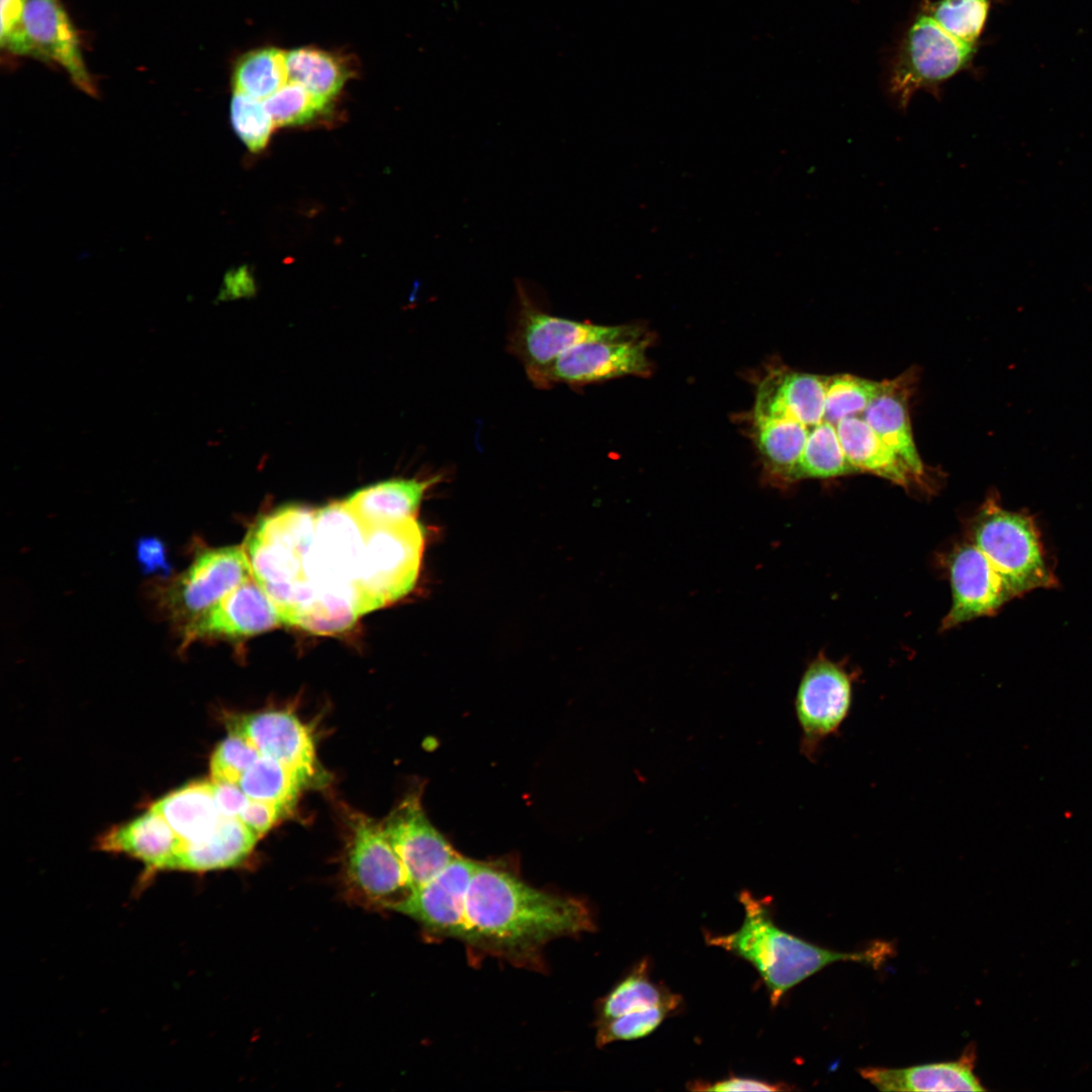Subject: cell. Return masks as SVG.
Wrapping results in <instances>:
<instances>
[{
	"label": "cell",
	"instance_id": "cell-9",
	"mask_svg": "<svg viewBox=\"0 0 1092 1092\" xmlns=\"http://www.w3.org/2000/svg\"><path fill=\"white\" fill-rule=\"evenodd\" d=\"M520 293L521 308L510 348L524 363L531 380L575 346L634 337L629 327L600 326L546 313Z\"/></svg>",
	"mask_w": 1092,
	"mask_h": 1092
},
{
	"label": "cell",
	"instance_id": "cell-41",
	"mask_svg": "<svg viewBox=\"0 0 1092 1092\" xmlns=\"http://www.w3.org/2000/svg\"><path fill=\"white\" fill-rule=\"evenodd\" d=\"M24 3L25 0H1L0 42L2 49L13 54L29 56L22 22Z\"/></svg>",
	"mask_w": 1092,
	"mask_h": 1092
},
{
	"label": "cell",
	"instance_id": "cell-8",
	"mask_svg": "<svg viewBox=\"0 0 1092 1092\" xmlns=\"http://www.w3.org/2000/svg\"><path fill=\"white\" fill-rule=\"evenodd\" d=\"M851 674L824 655L805 669L795 698L801 729L800 751L810 761L817 759L822 743L837 735L852 705Z\"/></svg>",
	"mask_w": 1092,
	"mask_h": 1092
},
{
	"label": "cell",
	"instance_id": "cell-12",
	"mask_svg": "<svg viewBox=\"0 0 1092 1092\" xmlns=\"http://www.w3.org/2000/svg\"><path fill=\"white\" fill-rule=\"evenodd\" d=\"M952 603L941 630L996 614L1015 599L1011 589L983 552L971 541L951 551L947 559Z\"/></svg>",
	"mask_w": 1092,
	"mask_h": 1092
},
{
	"label": "cell",
	"instance_id": "cell-17",
	"mask_svg": "<svg viewBox=\"0 0 1092 1092\" xmlns=\"http://www.w3.org/2000/svg\"><path fill=\"white\" fill-rule=\"evenodd\" d=\"M231 732L246 738L261 755L272 757L297 770L308 782L318 771L312 735L293 713L264 711L235 716Z\"/></svg>",
	"mask_w": 1092,
	"mask_h": 1092
},
{
	"label": "cell",
	"instance_id": "cell-7",
	"mask_svg": "<svg viewBox=\"0 0 1092 1092\" xmlns=\"http://www.w3.org/2000/svg\"><path fill=\"white\" fill-rule=\"evenodd\" d=\"M343 885L359 905L398 911L413 890L405 868L380 823L355 815L350 823Z\"/></svg>",
	"mask_w": 1092,
	"mask_h": 1092
},
{
	"label": "cell",
	"instance_id": "cell-43",
	"mask_svg": "<svg viewBox=\"0 0 1092 1092\" xmlns=\"http://www.w3.org/2000/svg\"><path fill=\"white\" fill-rule=\"evenodd\" d=\"M691 1089L700 1091H782L786 1089V1085L755 1078L732 1076L713 1083L696 1082Z\"/></svg>",
	"mask_w": 1092,
	"mask_h": 1092
},
{
	"label": "cell",
	"instance_id": "cell-28",
	"mask_svg": "<svg viewBox=\"0 0 1092 1092\" xmlns=\"http://www.w3.org/2000/svg\"><path fill=\"white\" fill-rule=\"evenodd\" d=\"M286 64L289 81L329 101L340 92L352 74L344 57L310 47L289 52Z\"/></svg>",
	"mask_w": 1092,
	"mask_h": 1092
},
{
	"label": "cell",
	"instance_id": "cell-39",
	"mask_svg": "<svg viewBox=\"0 0 1092 1092\" xmlns=\"http://www.w3.org/2000/svg\"><path fill=\"white\" fill-rule=\"evenodd\" d=\"M674 1012L675 1010L670 1007L657 1006L598 1022L597 1043L602 1046L617 1040L645 1037L655 1031Z\"/></svg>",
	"mask_w": 1092,
	"mask_h": 1092
},
{
	"label": "cell",
	"instance_id": "cell-24",
	"mask_svg": "<svg viewBox=\"0 0 1092 1092\" xmlns=\"http://www.w3.org/2000/svg\"><path fill=\"white\" fill-rule=\"evenodd\" d=\"M258 839L240 818L222 816L206 839L182 845L172 871L204 873L235 868L250 855Z\"/></svg>",
	"mask_w": 1092,
	"mask_h": 1092
},
{
	"label": "cell",
	"instance_id": "cell-42",
	"mask_svg": "<svg viewBox=\"0 0 1092 1092\" xmlns=\"http://www.w3.org/2000/svg\"><path fill=\"white\" fill-rule=\"evenodd\" d=\"M284 813L283 809L274 803L250 799L238 818L260 838Z\"/></svg>",
	"mask_w": 1092,
	"mask_h": 1092
},
{
	"label": "cell",
	"instance_id": "cell-5",
	"mask_svg": "<svg viewBox=\"0 0 1092 1092\" xmlns=\"http://www.w3.org/2000/svg\"><path fill=\"white\" fill-rule=\"evenodd\" d=\"M252 576L244 546L198 549L184 571L155 582L152 595L180 632Z\"/></svg>",
	"mask_w": 1092,
	"mask_h": 1092
},
{
	"label": "cell",
	"instance_id": "cell-11",
	"mask_svg": "<svg viewBox=\"0 0 1092 1092\" xmlns=\"http://www.w3.org/2000/svg\"><path fill=\"white\" fill-rule=\"evenodd\" d=\"M382 826L405 868L413 892L458 856L427 818L419 792L408 794Z\"/></svg>",
	"mask_w": 1092,
	"mask_h": 1092
},
{
	"label": "cell",
	"instance_id": "cell-14",
	"mask_svg": "<svg viewBox=\"0 0 1092 1092\" xmlns=\"http://www.w3.org/2000/svg\"><path fill=\"white\" fill-rule=\"evenodd\" d=\"M644 343L634 338L594 341L563 353L532 381L543 387L552 383H592L645 372L648 366Z\"/></svg>",
	"mask_w": 1092,
	"mask_h": 1092
},
{
	"label": "cell",
	"instance_id": "cell-26",
	"mask_svg": "<svg viewBox=\"0 0 1092 1092\" xmlns=\"http://www.w3.org/2000/svg\"><path fill=\"white\" fill-rule=\"evenodd\" d=\"M364 614L354 581L335 586L315 585L313 597L294 615L291 626L314 634H335L350 629Z\"/></svg>",
	"mask_w": 1092,
	"mask_h": 1092
},
{
	"label": "cell",
	"instance_id": "cell-27",
	"mask_svg": "<svg viewBox=\"0 0 1092 1092\" xmlns=\"http://www.w3.org/2000/svg\"><path fill=\"white\" fill-rule=\"evenodd\" d=\"M680 1005V995L651 980L650 962L644 958L600 1001L598 1022L657 1006L677 1011Z\"/></svg>",
	"mask_w": 1092,
	"mask_h": 1092
},
{
	"label": "cell",
	"instance_id": "cell-6",
	"mask_svg": "<svg viewBox=\"0 0 1092 1092\" xmlns=\"http://www.w3.org/2000/svg\"><path fill=\"white\" fill-rule=\"evenodd\" d=\"M426 532L411 517L366 532L364 553L354 583L366 613L406 596L419 576Z\"/></svg>",
	"mask_w": 1092,
	"mask_h": 1092
},
{
	"label": "cell",
	"instance_id": "cell-37",
	"mask_svg": "<svg viewBox=\"0 0 1092 1092\" xmlns=\"http://www.w3.org/2000/svg\"><path fill=\"white\" fill-rule=\"evenodd\" d=\"M263 103L274 125L280 127L312 121L327 111L331 101L290 81L263 100Z\"/></svg>",
	"mask_w": 1092,
	"mask_h": 1092
},
{
	"label": "cell",
	"instance_id": "cell-4",
	"mask_svg": "<svg viewBox=\"0 0 1092 1092\" xmlns=\"http://www.w3.org/2000/svg\"><path fill=\"white\" fill-rule=\"evenodd\" d=\"M969 535L1015 598L1059 585L1040 532L1028 513L1007 510L991 495L972 519Z\"/></svg>",
	"mask_w": 1092,
	"mask_h": 1092
},
{
	"label": "cell",
	"instance_id": "cell-18",
	"mask_svg": "<svg viewBox=\"0 0 1092 1092\" xmlns=\"http://www.w3.org/2000/svg\"><path fill=\"white\" fill-rule=\"evenodd\" d=\"M827 377L790 372L758 387L754 419H791L812 428L824 421Z\"/></svg>",
	"mask_w": 1092,
	"mask_h": 1092
},
{
	"label": "cell",
	"instance_id": "cell-13",
	"mask_svg": "<svg viewBox=\"0 0 1092 1092\" xmlns=\"http://www.w3.org/2000/svg\"><path fill=\"white\" fill-rule=\"evenodd\" d=\"M284 625L279 609L254 576L180 631L181 648L198 639H238Z\"/></svg>",
	"mask_w": 1092,
	"mask_h": 1092
},
{
	"label": "cell",
	"instance_id": "cell-22",
	"mask_svg": "<svg viewBox=\"0 0 1092 1092\" xmlns=\"http://www.w3.org/2000/svg\"><path fill=\"white\" fill-rule=\"evenodd\" d=\"M151 809L168 822L182 840V845L206 839L222 818L215 803L211 780L190 782L163 796Z\"/></svg>",
	"mask_w": 1092,
	"mask_h": 1092
},
{
	"label": "cell",
	"instance_id": "cell-20",
	"mask_svg": "<svg viewBox=\"0 0 1092 1092\" xmlns=\"http://www.w3.org/2000/svg\"><path fill=\"white\" fill-rule=\"evenodd\" d=\"M975 1052L967 1051L958 1061L907 1068L871 1067L860 1076L881 1091H984L974 1073Z\"/></svg>",
	"mask_w": 1092,
	"mask_h": 1092
},
{
	"label": "cell",
	"instance_id": "cell-29",
	"mask_svg": "<svg viewBox=\"0 0 1092 1092\" xmlns=\"http://www.w3.org/2000/svg\"><path fill=\"white\" fill-rule=\"evenodd\" d=\"M309 782L297 770L265 755L247 769L239 786L252 800L274 803L289 812Z\"/></svg>",
	"mask_w": 1092,
	"mask_h": 1092
},
{
	"label": "cell",
	"instance_id": "cell-31",
	"mask_svg": "<svg viewBox=\"0 0 1092 1092\" xmlns=\"http://www.w3.org/2000/svg\"><path fill=\"white\" fill-rule=\"evenodd\" d=\"M287 54L276 48L251 51L239 59L234 70V92L265 100L289 80Z\"/></svg>",
	"mask_w": 1092,
	"mask_h": 1092
},
{
	"label": "cell",
	"instance_id": "cell-33",
	"mask_svg": "<svg viewBox=\"0 0 1092 1092\" xmlns=\"http://www.w3.org/2000/svg\"><path fill=\"white\" fill-rule=\"evenodd\" d=\"M856 471L847 460L835 425L823 421L809 430L794 479L829 478Z\"/></svg>",
	"mask_w": 1092,
	"mask_h": 1092
},
{
	"label": "cell",
	"instance_id": "cell-35",
	"mask_svg": "<svg viewBox=\"0 0 1092 1092\" xmlns=\"http://www.w3.org/2000/svg\"><path fill=\"white\" fill-rule=\"evenodd\" d=\"M314 527L315 512L287 506L261 519L252 530L305 557L313 541Z\"/></svg>",
	"mask_w": 1092,
	"mask_h": 1092
},
{
	"label": "cell",
	"instance_id": "cell-2",
	"mask_svg": "<svg viewBox=\"0 0 1092 1092\" xmlns=\"http://www.w3.org/2000/svg\"><path fill=\"white\" fill-rule=\"evenodd\" d=\"M738 900L744 910L741 926L728 934L706 933V942L749 963L764 983L771 1006H777L789 990L828 965L852 961L877 967L892 953V946L884 941L852 952L821 947L779 927L766 899L741 891Z\"/></svg>",
	"mask_w": 1092,
	"mask_h": 1092
},
{
	"label": "cell",
	"instance_id": "cell-34",
	"mask_svg": "<svg viewBox=\"0 0 1092 1092\" xmlns=\"http://www.w3.org/2000/svg\"><path fill=\"white\" fill-rule=\"evenodd\" d=\"M934 20L961 41L979 44L992 0H921Z\"/></svg>",
	"mask_w": 1092,
	"mask_h": 1092
},
{
	"label": "cell",
	"instance_id": "cell-23",
	"mask_svg": "<svg viewBox=\"0 0 1092 1092\" xmlns=\"http://www.w3.org/2000/svg\"><path fill=\"white\" fill-rule=\"evenodd\" d=\"M907 398L906 379L884 381L881 392L863 411L862 418L911 473L920 476L923 463L913 441Z\"/></svg>",
	"mask_w": 1092,
	"mask_h": 1092
},
{
	"label": "cell",
	"instance_id": "cell-25",
	"mask_svg": "<svg viewBox=\"0 0 1092 1092\" xmlns=\"http://www.w3.org/2000/svg\"><path fill=\"white\" fill-rule=\"evenodd\" d=\"M835 427L843 452L855 470L869 471L901 485L908 483L913 475L909 468L862 417H845Z\"/></svg>",
	"mask_w": 1092,
	"mask_h": 1092
},
{
	"label": "cell",
	"instance_id": "cell-40",
	"mask_svg": "<svg viewBox=\"0 0 1092 1092\" xmlns=\"http://www.w3.org/2000/svg\"><path fill=\"white\" fill-rule=\"evenodd\" d=\"M260 755L257 748L246 738L230 732L211 754L210 780L214 783L239 785L244 774Z\"/></svg>",
	"mask_w": 1092,
	"mask_h": 1092
},
{
	"label": "cell",
	"instance_id": "cell-15",
	"mask_svg": "<svg viewBox=\"0 0 1092 1092\" xmlns=\"http://www.w3.org/2000/svg\"><path fill=\"white\" fill-rule=\"evenodd\" d=\"M22 22L29 56L56 62L76 87L95 97L97 88L86 68L78 33L60 0H25Z\"/></svg>",
	"mask_w": 1092,
	"mask_h": 1092
},
{
	"label": "cell",
	"instance_id": "cell-32",
	"mask_svg": "<svg viewBox=\"0 0 1092 1092\" xmlns=\"http://www.w3.org/2000/svg\"><path fill=\"white\" fill-rule=\"evenodd\" d=\"M757 444L775 472L794 480L810 428L791 419H754Z\"/></svg>",
	"mask_w": 1092,
	"mask_h": 1092
},
{
	"label": "cell",
	"instance_id": "cell-44",
	"mask_svg": "<svg viewBox=\"0 0 1092 1092\" xmlns=\"http://www.w3.org/2000/svg\"><path fill=\"white\" fill-rule=\"evenodd\" d=\"M136 555L145 572L161 571L168 577L171 565L161 540L154 537L141 539L136 544Z\"/></svg>",
	"mask_w": 1092,
	"mask_h": 1092
},
{
	"label": "cell",
	"instance_id": "cell-3",
	"mask_svg": "<svg viewBox=\"0 0 1092 1092\" xmlns=\"http://www.w3.org/2000/svg\"><path fill=\"white\" fill-rule=\"evenodd\" d=\"M978 49L945 31L920 2L891 60L888 96L902 112L918 91L940 99L942 85L972 67Z\"/></svg>",
	"mask_w": 1092,
	"mask_h": 1092
},
{
	"label": "cell",
	"instance_id": "cell-16",
	"mask_svg": "<svg viewBox=\"0 0 1092 1092\" xmlns=\"http://www.w3.org/2000/svg\"><path fill=\"white\" fill-rule=\"evenodd\" d=\"M477 863L456 856L433 879L414 891L397 912L418 921L431 936L461 939L466 892Z\"/></svg>",
	"mask_w": 1092,
	"mask_h": 1092
},
{
	"label": "cell",
	"instance_id": "cell-30",
	"mask_svg": "<svg viewBox=\"0 0 1092 1092\" xmlns=\"http://www.w3.org/2000/svg\"><path fill=\"white\" fill-rule=\"evenodd\" d=\"M253 576L262 587L306 579L305 558L289 547L251 531L244 543Z\"/></svg>",
	"mask_w": 1092,
	"mask_h": 1092
},
{
	"label": "cell",
	"instance_id": "cell-21",
	"mask_svg": "<svg viewBox=\"0 0 1092 1092\" xmlns=\"http://www.w3.org/2000/svg\"><path fill=\"white\" fill-rule=\"evenodd\" d=\"M433 479H390L361 488L344 504L366 532L381 525L416 517Z\"/></svg>",
	"mask_w": 1092,
	"mask_h": 1092
},
{
	"label": "cell",
	"instance_id": "cell-1",
	"mask_svg": "<svg viewBox=\"0 0 1092 1092\" xmlns=\"http://www.w3.org/2000/svg\"><path fill=\"white\" fill-rule=\"evenodd\" d=\"M595 929L581 900L535 889L502 866L478 862L470 879L461 939L520 967L541 965L550 940Z\"/></svg>",
	"mask_w": 1092,
	"mask_h": 1092
},
{
	"label": "cell",
	"instance_id": "cell-19",
	"mask_svg": "<svg viewBox=\"0 0 1092 1092\" xmlns=\"http://www.w3.org/2000/svg\"><path fill=\"white\" fill-rule=\"evenodd\" d=\"M105 851L124 853L150 871H172L182 840L168 822L151 808L141 816L112 827L98 839Z\"/></svg>",
	"mask_w": 1092,
	"mask_h": 1092
},
{
	"label": "cell",
	"instance_id": "cell-10",
	"mask_svg": "<svg viewBox=\"0 0 1092 1092\" xmlns=\"http://www.w3.org/2000/svg\"><path fill=\"white\" fill-rule=\"evenodd\" d=\"M366 533L344 502L315 512L314 536L305 556L306 577L316 586L353 582L359 572Z\"/></svg>",
	"mask_w": 1092,
	"mask_h": 1092
},
{
	"label": "cell",
	"instance_id": "cell-38",
	"mask_svg": "<svg viewBox=\"0 0 1092 1092\" xmlns=\"http://www.w3.org/2000/svg\"><path fill=\"white\" fill-rule=\"evenodd\" d=\"M231 121L237 135L253 153L267 146L275 127L263 102L239 92H234L231 101Z\"/></svg>",
	"mask_w": 1092,
	"mask_h": 1092
},
{
	"label": "cell",
	"instance_id": "cell-45",
	"mask_svg": "<svg viewBox=\"0 0 1092 1092\" xmlns=\"http://www.w3.org/2000/svg\"><path fill=\"white\" fill-rule=\"evenodd\" d=\"M214 799L219 813L224 817H239L250 798L238 784L214 783Z\"/></svg>",
	"mask_w": 1092,
	"mask_h": 1092
},
{
	"label": "cell",
	"instance_id": "cell-36",
	"mask_svg": "<svg viewBox=\"0 0 1092 1092\" xmlns=\"http://www.w3.org/2000/svg\"><path fill=\"white\" fill-rule=\"evenodd\" d=\"M883 382L849 374L827 378L824 421L835 425L839 420L862 414L881 392Z\"/></svg>",
	"mask_w": 1092,
	"mask_h": 1092
}]
</instances>
